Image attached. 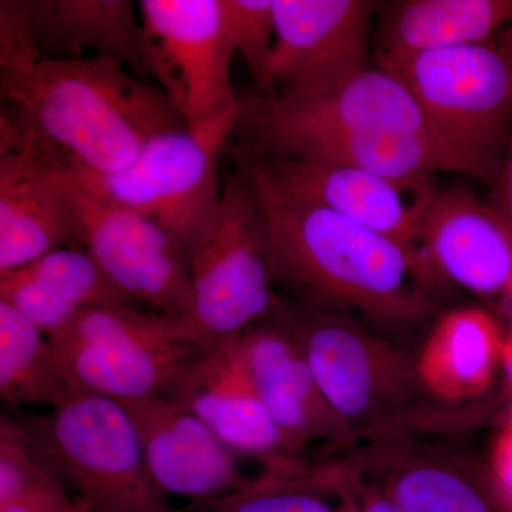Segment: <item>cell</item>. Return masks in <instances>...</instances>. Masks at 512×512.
I'll return each mask as SVG.
<instances>
[{"label":"cell","instance_id":"1","mask_svg":"<svg viewBox=\"0 0 512 512\" xmlns=\"http://www.w3.org/2000/svg\"><path fill=\"white\" fill-rule=\"evenodd\" d=\"M237 165L251 175L264 204L275 291L281 289L289 301L302 305L357 312L392 325L430 312L412 279L427 268L420 255Z\"/></svg>","mask_w":512,"mask_h":512},{"label":"cell","instance_id":"2","mask_svg":"<svg viewBox=\"0 0 512 512\" xmlns=\"http://www.w3.org/2000/svg\"><path fill=\"white\" fill-rule=\"evenodd\" d=\"M0 97L29 140L93 173L123 170L148 140L187 127L160 87L109 56L43 59L0 73Z\"/></svg>","mask_w":512,"mask_h":512},{"label":"cell","instance_id":"3","mask_svg":"<svg viewBox=\"0 0 512 512\" xmlns=\"http://www.w3.org/2000/svg\"><path fill=\"white\" fill-rule=\"evenodd\" d=\"M13 420L79 512H180L148 468L133 421L116 400L74 392L46 414L13 409Z\"/></svg>","mask_w":512,"mask_h":512},{"label":"cell","instance_id":"4","mask_svg":"<svg viewBox=\"0 0 512 512\" xmlns=\"http://www.w3.org/2000/svg\"><path fill=\"white\" fill-rule=\"evenodd\" d=\"M409 89L467 175L491 184L512 131V57L493 43L377 59Z\"/></svg>","mask_w":512,"mask_h":512},{"label":"cell","instance_id":"5","mask_svg":"<svg viewBox=\"0 0 512 512\" xmlns=\"http://www.w3.org/2000/svg\"><path fill=\"white\" fill-rule=\"evenodd\" d=\"M47 338L74 392L116 402L167 397L210 346L190 319L120 308L82 312Z\"/></svg>","mask_w":512,"mask_h":512},{"label":"cell","instance_id":"6","mask_svg":"<svg viewBox=\"0 0 512 512\" xmlns=\"http://www.w3.org/2000/svg\"><path fill=\"white\" fill-rule=\"evenodd\" d=\"M237 119L235 107L200 126L157 134L116 173L67 167L101 200L137 212L163 228L188 255L221 200L218 161L228 150Z\"/></svg>","mask_w":512,"mask_h":512},{"label":"cell","instance_id":"7","mask_svg":"<svg viewBox=\"0 0 512 512\" xmlns=\"http://www.w3.org/2000/svg\"><path fill=\"white\" fill-rule=\"evenodd\" d=\"M187 259L194 298L190 320L210 345L237 338L278 305L268 220L244 168L237 165L222 184L217 210Z\"/></svg>","mask_w":512,"mask_h":512},{"label":"cell","instance_id":"8","mask_svg":"<svg viewBox=\"0 0 512 512\" xmlns=\"http://www.w3.org/2000/svg\"><path fill=\"white\" fill-rule=\"evenodd\" d=\"M305 357L320 392L350 429H380L413 402L416 367L345 313L279 298L268 318Z\"/></svg>","mask_w":512,"mask_h":512},{"label":"cell","instance_id":"9","mask_svg":"<svg viewBox=\"0 0 512 512\" xmlns=\"http://www.w3.org/2000/svg\"><path fill=\"white\" fill-rule=\"evenodd\" d=\"M325 133L419 137L448 151L409 89L379 66L318 96L265 97L254 92L239 97L228 151L259 157L293 138Z\"/></svg>","mask_w":512,"mask_h":512},{"label":"cell","instance_id":"10","mask_svg":"<svg viewBox=\"0 0 512 512\" xmlns=\"http://www.w3.org/2000/svg\"><path fill=\"white\" fill-rule=\"evenodd\" d=\"M148 76L188 127L238 107L221 0H141Z\"/></svg>","mask_w":512,"mask_h":512},{"label":"cell","instance_id":"11","mask_svg":"<svg viewBox=\"0 0 512 512\" xmlns=\"http://www.w3.org/2000/svg\"><path fill=\"white\" fill-rule=\"evenodd\" d=\"M62 164L79 248L90 254L127 295L154 312L191 318L187 255L163 228L137 212L101 200Z\"/></svg>","mask_w":512,"mask_h":512},{"label":"cell","instance_id":"12","mask_svg":"<svg viewBox=\"0 0 512 512\" xmlns=\"http://www.w3.org/2000/svg\"><path fill=\"white\" fill-rule=\"evenodd\" d=\"M370 0H274L268 97L332 92L369 69Z\"/></svg>","mask_w":512,"mask_h":512},{"label":"cell","instance_id":"13","mask_svg":"<svg viewBox=\"0 0 512 512\" xmlns=\"http://www.w3.org/2000/svg\"><path fill=\"white\" fill-rule=\"evenodd\" d=\"M231 156L286 194L328 208L421 256V227L434 188L416 190L359 168L322 161Z\"/></svg>","mask_w":512,"mask_h":512},{"label":"cell","instance_id":"14","mask_svg":"<svg viewBox=\"0 0 512 512\" xmlns=\"http://www.w3.org/2000/svg\"><path fill=\"white\" fill-rule=\"evenodd\" d=\"M167 397L207 424L235 453L264 458L268 470L298 466V453L256 393L238 336L208 346Z\"/></svg>","mask_w":512,"mask_h":512},{"label":"cell","instance_id":"15","mask_svg":"<svg viewBox=\"0 0 512 512\" xmlns=\"http://www.w3.org/2000/svg\"><path fill=\"white\" fill-rule=\"evenodd\" d=\"M137 431L161 490L191 500H217L251 483L238 454L198 417L165 396L119 402Z\"/></svg>","mask_w":512,"mask_h":512},{"label":"cell","instance_id":"16","mask_svg":"<svg viewBox=\"0 0 512 512\" xmlns=\"http://www.w3.org/2000/svg\"><path fill=\"white\" fill-rule=\"evenodd\" d=\"M67 247L79 245L60 158L25 140L0 156V274Z\"/></svg>","mask_w":512,"mask_h":512},{"label":"cell","instance_id":"17","mask_svg":"<svg viewBox=\"0 0 512 512\" xmlns=\"http://www.w3.org/2000/svg\"><path fill=\"white\" fill-rule=\"evenodd\" d=\"M427 268L478 295L512 298V237L503 221L464 187L431 200L420 235Z\"/></svg>","mask_w":512,"mask_h":512},{"label":"cell","instance_id":"18","mask_svg":"<svg viewBox=\"0 0 512 512\" xmlns=\"http://www.w3.org/2000/svg\"><path fill=\"white\" fill-rule=\"evenodd\" d=\"M238 346L259 399L296 453L311 441L346 446L355 439L284 330L261 320L238 336Z\"/></svg>","mask_w":512,"mask_h":512},{"label":"cell","instance_id":"19","mask_svg":"<svg viewBox=\"0 0 512 512\" xmlns=\"http://www.w3.org/2000/svg\"><path fill=\"white\" fill-rule=\"evenodd\" d=\"M0 301L45 333L59 332L82 312L137 309L141 303L114 284L83 248L56 249L32 264L0 274Z\"/></svg>","mask_w":512,"mask_h":512},{"label":"cell","instance_id":"20","mask_svg":"<svg viewBox=\"0 0 512 512\" xmlns=\"http://www.w3.org/2000/svg\"><path fill=\"white\" fill-rule=\"evenodd\" d=\"M37 39L46 59H84L86 50L147 77L144 29L130 0H35Z\"/></svg>","mask_w":512,"mask_h":512},{"label":"cell","instance_id":"21","mask_svg":"<svg viewBox=\"0 0 512 512\" xmlns=\"http://www.w3.org/2000/svg\"><path fill=\"white\" fill-rule=\"evenodd\" d=\"M504 342L497 320L484 309L446 313L431 330L417 360L420 386L443 402L481 396L500 369Z\"/></svg>","mask_w":512,"mask_h":512},{"label":"cell","instance_id":"22","mask_svg":"<svg viewBox=\"0 0 512 512\" xmlns=\"http://www.w3.org/2000/svg\"><path fill=\"white\" fill-rule=\"evenodd\" d=\"M512 22V0H406L394 3L377 32V59L490 42Z\"/></svg>","mask_w":512,"mask_h":512},{"label":"cell","instance_id":"23","mask_svg":"<svg viewBox=\"0 0 512 512\" xmlns=\"http://www.w3.org/2000/svg\"><path fill=\"white\" fill-rule=\"evenodd\" d=\"M73 393L49 338L22 312L0 301L2 402L12 410L26 404H46L56 409Z\"/></svg>","mask_w":512,"mask_h":512},{"label":"cell","instance_id":"24","mask_svg":"<svg viewBox=\"0 0 512 512\" xmlns=\"http://www.w3.org/2000/svg\"><path fill=\"white\" fill-rule=\"evenodd\" d=\"M380 488L404 512H507L491 478L433 457L399 458Z\"/></svg>","mask_w":512,"mask_h":512},{"label":"cell","instance_id":"25","mask_svg":"<svg viewBox=\"0 0 512 512\" xmlns=\"http://www.w3.org/2000/svg\"><path fill=\"white\" fill-rule=\"evenodd\" d=\"M345 480L333 471L268 470L241 490L215 500L211 512H353L355 497L333 505L332 495L343 490Z\"/></svg>","mask_w":512,"mask_h":512},{"label":"cell","instance_id":"26","mask_svg":"<svg viewBox=\"0 0 512 512\" xmlns=\"http://www.w3.org/2000/svg\"><path fill=\"white\" fill-rule=\"evenodd\" d=\"M225 30L244 59L255 93L269 96V66L275 45L274 0H221Z\"/></svg>","mask_w":512,"mask_h":512},{"label":"cell","instance_id":"27","mask_svg":"<svg viewBox=\"0 0 512 512\" xmlns=\"http://www.w3.org/2000/svg\"><path fill=\"white\" fill-rule=\"evenodd\" d=\"M66 493L62 481L26 439L16 421L0 419V505Z\"/></svg>","mask_w":512,"mask_h":512},{"label":"cell","instance_id":"28","mask_svg":"<svg viewBox=\"0 0 512 512\" xmlns=\"http://www.w3.org/2000/svg\"><path fill=\"white\" fill-rule=\"evenodd\" d=\"M46 59L37 39L35 0L0 2V73L30 69Z\"/></svg>","mask_w":512,"mask_h":512},{"label":"cell","instance_id":"29","mask_svg":"<svg viewBox=\"0 0 512 512\" xmlns=\"http://www.w3.org/2000/svg\"><path fill=\"white\" fill-rule=\"evenodd\" d=\"M491 483L504 510L512 512V426H504L491 448Z\"/></svg>","mask_w":512,"mask_h":512},{"label":"cell","instance_id":"30","mask_svg":"<svg viewBox=\"0 0 512 512\" xmlns=\"http://www.w3.org/2000/svg\"><path fill=\"white\" fill-rule=\"evenodd\" d=\"M490 187L487 204L503 221L512 237V131Z\"/></svg>","mask_w":512,"mask_h":512},{"label":"cell","instance_id":"31","mask_svg":"<svg viewBox=\"0 0 512 512\" xmlns=\"http://www.w3.org/2000/svg\"><path fill=\"white\" fill-rule=\"evenodd\" d=\"M355 497L353 512H404L382 488H367Z\"/></svg>","mask_w":512,"mask_h":512},{"label":"cell","instance_id":"32","mask_svg":"<svg viewBox=\"0 0 512 512\" xmlns=\"http://www.w3.org/2000/svg\"><path fill=\"white\" fill-rule=\"evenodd\" d=\"M501 366H503L504 369L505 384H507L508 394H512V330L510 335L505 338Z\"/></svg>","mask_w":512,"mask_h":512},{"label":"cell","instance_id":"33","mask_svg":"<svg viewBox=\"0 0 512 512\" xmlns=\"http://www.w3.org/2000/svg\"><path fill=\"white\" fill-rule=\"evenodd\" d=\"M504 426H512V394H510V400L505 407Z\"/></svg>","mask_w":512,"mask_h":512},{"label":"cell","instance_id":"34","mask_svg":"<svg viewBox=\"0 0 512 512\" xmlns=\"http://www.w3.org/2000/svg\"><path fill=\"white\" fill-rule=\"evenodd\" d=\"M508 50H510L512 57V22L510 23V30H508V42H507Z\"/></svg>","mask_w":512,"mask_h":512}]
</instances>
